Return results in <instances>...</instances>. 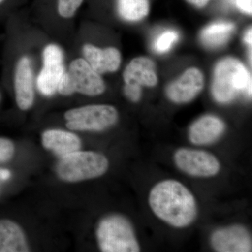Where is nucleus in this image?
Wrapping results in <instances>:
<instances>
[{"instance_id":"nucleus-6","label":"nucleus","mask_w":252,"mask_h":252,"mask_svg":"<svg viewBox=\"0 0 252 252\" xmlns=\"http://www.w3.org/2000/svg\"><path fill=\"white\" fill-rule=\"evenodd\" d=\"M64 119L69 130L102 131L117 122L119 113L108 104H92L68 110Z\"/></svg>"},{"instance_id":"nucleus-26","label":"nucleus","mask_w":252,"mask_h":252,"mask_svg":"<svg viewBox=\"0 0 252 252\" xmlns=\"http://www.w3.org/2000/svg\"><path fill=\"white\" fill-rule=\"evenodd\" d=\"M252 28H250V29H248L246 32H245V37H244V40H245V42L246 43L248 46H250V47H252Z\"/></svg>"},{"instance_id":"nucleus-16","label":"nucleus","mask_w":252,"mask_h":252,"mask_svg":"<svg viewBox=\"0 0 252 252\" xmlns=\"http://www.w3.org/2000/svg\"><path fill=\"white\" fill-rule=\"evenodd\" d=\"M29 251L26 235L20 225L11 220H0V252Z\"/></svg>"},{"instance_id":"nucleus-2","label":"nucleus","mask_w":252,"mask_h":252,"mask_svg":"<svg viewBox=\"0 0 252 252\" xmlns=\"http://www.w3.org/2000/svg\"><path fill=\"white\" fill-rule=\"evenodd\" d=\"M242 94L252 95V77L246 67L233 58L220 60L214 71V99L219 103L227 104Z\"/></svg>"},{"instance_id":"nucleus-17","label":"nucleus","mask_w":252,"mask_h":252,"mask_svg":"<svg viewBox=\"0 0 252 252\" xmlns=\"http://www.w3.org/2000/svg\"><path fill=\"white\" fill-rule=\"evenodd\" d=\"M235 29L233 23L217 21L204 28L200 32V40L207 47L217 49L226 44Z\"/></svg>"},{"instance_id":"nucleus-13","label":"nucleus","mask_w":252,"mask_h":252,"mask_svg":"<svg viewBox=\"0 0 252 252\" xmlns=\"http://www.w3.org/2000/svg\"><path fill=\"white\" fill-rule=\"evenodd\" d=\"M83 54L86 62L99 74L116 72L122 63L120 51L114 47L100 49L86 44L83 48Z\"/></svg>"},{"instance_id":"nucleus-22","label":"nucleus","mask_w":252,"mask_h":252,"mask_svg":"<svg viewBox=\"0 0 252 252\" xmlns=\"http://www.w3.org/2000/svg\"><path fill=\"white\" fill-rule=\"evenodd\" d=\"M124 94L126 97L130 99L131 102H139L142 96V86L134 84H125Z\"/></svg>"},{"instance_id":"nucleus-4","label":"nucleus","mask_w":252,"mask_h":252,"mask_svg":"<svg viewBox=\"0 0 252 252\" xmlns=\"http://www.w3.org/2000/svg\"><path fill=\"white\" fill-rule=\"evenodd\" d=\"M109 165L108 159L103 154L79 150L61 157L57 173L65 182H81L103 175Z\"/></svg>"},{"instance_id":"nucleus-3","label":"nucleus","mask_w":252,"mask_h":252,"mask_svg":"<svg viewBox=\"0 0 252 252\" xmlns=\"http://www.w3.org/2000/svg\"><path fill=\"white\" fill-rule=\"evenodd\" d=\"M96 236L102 252H140L133 227L122 215H109L102 219L97 225Z\"/></svg>"},{"instance_id":"nucleus-23","label":"nucleus","mask_w":252,"mask_h":252,"mask_svg":"<svg viewBox=\"0 0 252 252\" xmlns=\"http://www.w3.org/2000/svg\"><path fill=\"white\" fill-rule=\"evenodd\" d=\"M252 1V0H236L237 6L243 12L251 15Z\"/></svg>"},{"instance_id":"nucleus-15","label":"nucleus","mask_w":252,"mask_h":252,"mask_svg":"<svg viewBox=\"0 0 252 252\" xmlns=\"http://www.w3.org/2000/svg\"><path fill=\"white\" fill-rule=\"evenodd\" d=\"M41 141L44 148L52 151L60 157L77 152L81 147L79 137L65 130H46L42 134Z\"/></svg>"},{"instance_id":"nucleus-19","label":"nucleus","mask_w":252,"mask_h":252,"mask_svg":"<svg viewBox=\"0 0 252 252\" xmlns=\"http://www.w3.org/2000/svg\"><path fill=\"white\" fill-rule=\"evenodd\" d=\"M180 38V34L175 30H165L155 38L153 47L158 54H165L172 49Z\"/></svg>"},{"instance_id":"nucleus-27","label":"nucleus","mask_w":252,"mask_h":252,"mask_svg":"<svg viewBox=\"0 0 252 252\" xmlns=\"http://www.w3.org/2000/svg\"><path fill=\"white\" fill-rule=\"evenodd\" d=\"M6 0H0V5L2 4Z\"/></svg>"},{"instance_id":"nucleus-1","label":"nucleus","mask_w":252,"mask_h":252,"mask_svg":"<svg viewBox=\"0 0 252 252\" xmlns=\"http://www.w3.org/2000/svg\"><path fill=\"white\" fill-rule=\"evenodd\" d=\"M149 204L159 220L175 228L189 226L198 216L195 197L179 181L166 180L157 183L149 192Z\"/></svg>"},{"instance_id":"nucleus-10","label":"nucleus","mask_w":252,"mask_h":252,"mask_svg":"<svg viewBox=\"0 0 252 252\" xmlns=\"http://www.w3.org/2000/svg\"><path fill=\"white\" fill-rule=\"evenodd\" d=\"M203 86V73L197 68H189L169 84L166 89L167 97L175 103H187L200 94Z\"/></svg>"},{"instance_id":"nucleus-5","label":"nucleus","mask_w":252,"mask_h":252,"mask_svg":"<svg viewBox=\"0 0 252 252\" xmlns=\"http://www.w3.org/2000/svg\"><path fill=\"white\" fill-rule=\"evenodd\" d=\"M105 84L100 74L91 67L85 59H78L70 63L60 81L58 92L63 95L81 94L97 96L103 94Z\"/></svg>"},{"instance_id":"nucleus-25","label":"nucleus","mask_w":252,"mask_h":252,"mask_svg":"<svg viewBox=\"0 0 252 252\" xmlns=\"http://www.w3.org/2000/svg\"><path fill=\"white\" fill-rule=\"evenodd\" d=\"M11 177V172L6 169L0 168V181H6Z\"/></svg>"},{"instance_id":"nucleus-7","label":"nucleus","mask_w":252,"mask_h":252,"mask_svg":"<svg viewBox=\"0 0 252 252\" xmlns=\"http://www.w3.org/2000/svg\"><path fill=\"white\" fill-rule=\"evenodd\" d=\"M176 166L187 175L207 178L218 175L220 170V160L206 151L180 148L174 154Z\"/></svg>"},{"instance_id":"nucleus-18","label":"nucleus","mask_w":252,"mask_h":252,"mask_svg":"<svg viewBox=\"0 0 252 252\" xmlns=\"http://www.w3.org/2000/svg\"><path fill=\"white\" fill-rule=\"evenodd\" d=\"M119 16L128 22H137L149 14V0H116Z\"/></svg>"},{"instance_id":"nucleus-20","label":"nucleus","mask_w":252,"mask_h":252,"mask_svg":"<svg viewBox=\"0 0 252 252\" xmlns=\"http://www.w3.org/2000/svg\"><path fill=\"white\" fill-rule=\"evenodd\" d=\"M84 0H56L58 14L64 18H70L80 9Z\"/></svg>"},{"instance_id":"nucleus-8","label":"nucleus","mask_w":252,"mask_h":252,"mask_svg":"<svg viewBox=\"0 0 252 252\" xmlns=\"http://www.w3.org/2000/svg\"><path fill=\"white\" fill-rule=\"evenodd\" d=\"M44 66L38 76L37 88L46 96H51L58 91L60 81L64 72V57L59 46L50 44L43 52Z\"/></svg>"},{"instance_id":"nucleus-14","label":"nucleus","mask_w":252,"mask_h":252,"mask_svg":"<svg viewBox=\"0 0 252 252\" xmlns=\"http://www.w3.org/2000/svg\"><path fill=\"white\" fill-rule=\"evenodd\" d=\"M126 84H134L146 87H154L158 84V76L155 64L147 57L132 59L124 72Z\"/></svg>"},{"instance_id":"nucleus-21","label":"nucleus","mask_w":252,"mask_h":252,"mask_svg":"<svg viewBox=\"0 0 252 252\" xmlns=\"http://www.w3.org/2000/svg\"><path fill=\"white\" fill-rule=\"evenodd\" d=\"M14 144L11 140L0 138V162H5L11 160L14 157Z\"/></svg>"},{"instance_id":"nucleus-9","label":"nucleus","mask_w":252,"mask_h":252,"mask_svg":"<svg viewBox=\"0 0 252 252\" xmlns=\"http://www.w3.org/2000/svg\"><path fill=\"white\" fill-rule=\"evenodd\" d=\"M210 245L215 251L219 252H252L251 234L242 225L223 227L212 233Z\"/></svg>"},{"instance_id":"nucleus-24","label":"nucleus","mask_w":252,"mask_h":252,"mask_svg":"<svg viewBox=\"0 0 252 252\" xmlns=\"http://www.w3.org/2000/svg\"><path fill=\"white\" fill-rule=\"evenodd\" d=\"M210 0H187L190 4L198 8H203L208 4Z\"/></svg>"},{"instance_id":"nucleus-11","label":"nucleus","mask_w":252,"mask_h":252,"mask_svg":"<svg viewBox=\"0 0 252 252\" xmlns=\"http://www.w3.org/2000/svg\"><path fill=\"white\" fill-rule=\"evenodd\" d=\"M14 88L18 107L21 110L31 108L34 102V86L31 63L27 57L21 58L17 63Z\"/></svg>"},{"instance_id":"nucleus-12","label":"nucleus","mask_w":252,"mask_h":252,"mask_svg":"<svg viewBox=\"0 0 252 252\" xmlns=\"http://www.w3.org/2000/svg\"><path fill=\"white\" fill-rule=\"evenodd\" d=\"M225 129V124L220 118L214 115L203 116L190 126L189 139L195 145H208L219 140Z\"/></svg>"}]
</instances>
